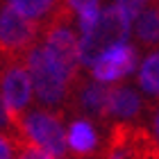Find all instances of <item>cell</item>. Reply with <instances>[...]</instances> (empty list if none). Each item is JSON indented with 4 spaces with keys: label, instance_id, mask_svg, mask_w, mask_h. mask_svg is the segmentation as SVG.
<instances>
[{
    "label": "cell",
    "instance_id": "1",
    "mask_svg": "<svg viewBox=\"0 0 159 159\" xmlns=\"http://www.w3.org/2000/svg\"><path fill=\"white\" fill-rule=\"evenodd\" d=\"M129 30H132V20L118 7L111 5L102 9L96 25L89 32H84L80 39V64L93 66V61L102 57L107 50H111L118 43H125Z\"/></svg>",
    "mask_w": 159,
    "mask_h": 159
},
{
    "label": "cell",
    "instance_id": "2",
    "mask_svg": "<svg viewBox=\"0 0 159 159\" xmlns=\"http://www.w3.org/2000/svg\"><path fill=\"white\" fill-rule=\"evenodd\" d=\"M25 68L32 77L34 93L43 105H57L66 96L68 77L59 70V66L48 57L41 46H34L25 57Z\"/></svg>",
    "mask_w": 159,
    "mask_h": 159
},
{
    "label": "cell",
    "instance_id": "3",
    "mask_svg": "<svg viewBox=\"0 0 159 159\" xmlns=\"http://www.w3.org/2000/svg\"><path fill=\"white\" fill-rule=\"evenodd\" d=\"M18 127L23 136L30 141L32 148H39L43 152L52 155L55 159H61L66 155V132H64L61 123L57 116H52L50 111H30L18 120Z\"/></svg>",
    "mask_w": 159,
    "mask_h": 159
},
{
    "label": "cell",
    "instance_id": "4",
    "mask_svg": "<svg viewBox=\"0 0 159 159\" xmlns=\"http://www.w3.org/2000/svg\"><path fill=\"white\" fill-rule=\"evenodd\" d=\"M32 77L23 64H11L5 68L0 77V102L5 107L9 123H18L23 118L25 107L32 100Z\"/></svg>",
    "mask_w": 159,
    "mask_h": 159
},
{
    "label": "cell",
    "instance_id": "5",
    "mask_svg": "<svg viewBox=\"0 0 159 159\" xmlns=\"http://www.w3.org/2000/svg\"><path fill=\"white\" fill-rule=\"evenodd\" d=\"M41 48L48 52V57L59 66V70L68 80L75 75L80 64V39L68 25H52Z\"/></svg>",
    "mask_w": 159,
    "mask_h": 159
},
{
    "label": "cell",
    "instance_id": "6",
    "mask_svg": "<svg viewBox=\"0 0 159 159\" xmlns=\"http://www.w3.org/2000/svg\"><path fill=\"white\" fill-rule=\"evenodd\" d=\"M136 66V50L129 43H118L111 50H107L102 57H98L91 66V73L100 84H111L116 80L129 75Z\"/></svg>",
    "mask_w": 159,
    "mask_h": 159
},
{
    "label": "cell",
    "instance_id": "7",
    "mask_svg": "<svg viewBox=\"0 0 159 159\" xmlns=\"http://www.w3.org/2000/svg\"><path fill=\"white\" fill-rule=\"evenodd\" d=\"M34 37H37V23L20 16L9 5L0 9V50L18 52L30 46Z\"/></svg>",
    "mask_w": 159,
    "mask_h": 159
},
{
    "label": "cell",
    "instance_id": "8",
    "mask_svg": "<svg viewBox=\"0 0 159 159\" xmlns=\"http://www.w3.org/2000/svg\"><path fill=\"white\" fill-rule=\"evenodd\" d=\"M141 109V98L139 93L129 86H111L109 91V102H107V116L116 118H134Z\"/></svg>",
    "mask_w": 159,
    "mask_h": 159
},
{
    "label": "cell",
    "instance_id": "9",
    "mask_svg": "<svg viewBox=\"0 0 159 159\" xmlns=\"http://www.w3.org/2000/svg\"><path fill=\"white\" fill-rule=\"evenodd\" d=\"M66 143L68 148L73 150V152L77 155H89L91 150H96L98 146V134L96 129H93V125L89 120L80 118V120H73L66 132Z\"/></svg>",
    "mask_w": 159,
    "mask_h": 159
},
{
    "label": "cell",
    "instance_id": "10",
    "mask_svg": "<svg viewBox=\"0 0 159 159\" xmlns=\"http://www.w3.org/2000/svg\"><path fill=\"white\" fill-rule=\"evenodd\" d=\"M109 84H100V82H91L84 86L82 91V107L86 111L96 114V116H107V102H109Z\"/></svg>",
    "mask_w": 159,
    "mask_h": 159
},
{
    "label": "cell",
    "instance_id": "11",
    "mask_svg": "<svg viewBox=\"0 0 159 159\" xmlns=\"http://www.w3.org/2000/svg\"><path fill=\"white\" fill-rule=\"evenodd\" d=\"M134 34H136L139 41L150 43V46L159 43V9L148 7V9L134 20Z\"/></svg>",
    "mask_w": 159,
    "mask_h": 159
},
{
    "label": "cell",
    "instance_id": "12",
    "mask_svg": "<svg viewBox=\"0 0 159 159\" xmlns=\"http://www.w3.org/2000/svg\"><path fill=\"white\" fill-rule=\"evenodd\" d=\"M66 7L77 16L80 27H82V34L89 32L91 27L96 25L100 11H102V9H100V2H98V0H66Z\"/></svg>",
    "mask_w": 159,
    "mask_h": 159
},
{
    "label": "cell",
    "instance_id": "13",
    "mask_svg": "<svg viewBox=\"0 0 159 159\" xmlns=\"http://www.w3.org/2000/svg\"><path fill=\"white\" fill-rule=\"evenodd\" d=\"M139 84L143 86V91L159 96V52H152L143 59L139 66Z\"/></svg>",
    "mask_w": 159,
    "mask_h": 159
},
{
    "label": "cell",
    "instance_id": "14",
    "mask_svg": "<svg viewBox=\"0 0 159 159\" xmlns=\"http://www.w3.org/2000/svg\"><path fill=\"white\" fill-rule=\"evenodd\" d=\"M11 9H16L20 16H25L27 20H37V18H43L46 14L52 9L55 0H9L7 2Z\"/></svg>",
    "mask_w": 159,
    "mask_h": 159
},
{
    "label": "cell",
    "instance_id": "15",
    "mask_svg": "<svg viewBox=\"0 0 159 159\" xmlns=\"http://www.w3.org/2000/svg\"><path fill=\"white\" fill-rule=\"evenodd\" d=\"M114 7H118L129 20H136L143 11L148 9V0H116Z\"/></svg>",
    "mask_w": 159,
    "mask_h": 159
},
{
    "label": "cell",
    "instance_id": "16",
    "mask_svg": "<svg viewBox=\"0 0 159 159\" xmlns=\"http://www.w3.org/2000/svg\"><path fill=\"white\" fill-rule=\"evenodd\" d=\"M0 159H14V143L2 132H0Z\"/></svg>",
    "mask_w": 159,
    "mask_h": 159
},
{
    "label": "cell",
    "instance_id": "17",
    "mask_svg": "<svg viewBox=\"0 0 159 159\" xmlns=\"http://www.w3.org/2000/svg\"><path fill=\"white\" fill-rule=\"evenodd\" d=\"M16 159H55V157H52V155H48V152H43V150H39V148L27 146Z\"/></svg>",
    "mask_w": 159,
    "mask_h": 159
},
{
    "label": "cell",
    "instance_id": "18",
    "mask_svg": "<svg viewBox=\"0 0 159 159\" xmlns=\"http://www.w3.org/2000/svg\"><path fill=\"white\" fill-rule=\"evenodd\" d=\"M7 123H9V118H7V114H5V107H2V102H0V129H2Z\"/></svg>",
    "mask_w": 159,
    "mask_h": 159
},
{
    "label": "cell",
    "instance_id": "19",
    "mask_svg": "<svg viewBox=\"0 0 159 159\" xmlns=\"http://www.w3.org/2000/svg\"><path fill=\"white\" fill-rule=\"evenodd\" d=\"M155 132H157V146H159V114H157V118H155Z\"/></svg>",
    "mask_w": 159,
    "mask_h": 159
}]
</instances>
